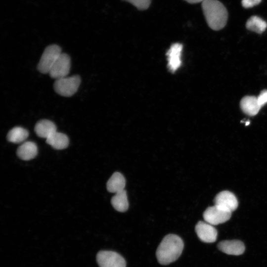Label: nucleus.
<instances>
[{"label":"nucleus","mask_w":267,"mask_h":267,"mask_svg":"<svg viewBox=\"0 0 267 267\" xmlns=\"http://www.w3.org/2000/svg\"><path fill=\"white\" fill-rule=\"evenodd\" d=\"M184 247L182 240L175 234L164 237L158 246L156 255L159 263L168 265L177 260L180 256Z\"/></svg>","instance_id":"nucleus-1"},{"label":"nucleus","mask_w":267,"mask_h":267,"mask_svg":"<svg viewBox=\"0 0 267 267\" xmlns=\"http://www.w3.org/2000/svg\"><path fill=\"white\" fill-rule=\"evenodd\" d=\"M204 15L208 26L220 30L225 25L228 13L223 4L217 0H205L202 2Z\"/></svg>","instance_id":"nucleus-2"},{"label":"nucleus","mask_w":267,"mask_h":267,"mask_svg":"<svg viewBox=\"0 0 267 267\" xmlns=\"http://www.w3.org/2000/svg\"><path fill=\"white\" fill-rule=\"evenodd\" d=\"M80 83L81 79L78 75L66 77L56 80L54 83V89L61 96H71L76 92Z\"/></svg>","instance_id":"nucleus-3"},{"label":"nucleus","mask_w":267,"mask_h":267,"mask_svg":"<svg viewBox=\"0 0 267 267\" xmlns=\"http://www.w3.org/2000/svg\"><path fill=\"white\" fill-rule=\"evenodd\" d=\"M61 53V48L56 44L47 46L38 64V70L42 73H48Z\"/></svg>","instance_id":"nucleus-4"},{"label":"nucleus","mask_w":267,"mask_h":267,"mask_svg":"<svg viewBox=\"0 0 267 267\" xmlns=\"http://www.w3.org/2000/svg\"><path fill=\"white\" fill-rule=\"evenodd\" d=\"M231 215V212L214 205L206 209L203 213V218L206 222L214 225L227 221Z\"/></svg>","instance_id":"nucleus-5"},{"label":"nucleus","mask_w":267,"mask_h":267,"mask_svg":"<svg viewBox=\"0 0 267 267\" xmlns=\"http://www.w3.org/2000/svg\"><path fill=\"white\" fill-rule=\"evenodd\" d=\"M100 267H126L125 259L118 253L111 251H101L96 256Z\"/></svg>","instance_id":"nucleus-6"},{"label":"nucleus","mask_w":267,"mask_h":267,"mask_svg":"<svg viewBox=\"0 0 267 267\" xmlns=\"http://www.w3.org/2000/svg\"><path fill=\"white\" fill-rule=\"evenodd\" d=\"M71 67V60L69 56L62 53L51 68L48 74L55 80L67 77Z\"/></svg>","instance_id":"nucleus-7"},{"label":"nucleus","mask_w":267,"mask_h":267,"mask_svg":"<svg viewBox=\"0 0 267 267\" xmlns=\"http://www.w3.org/2000/svg\"><path fill=\"white\" fill-rule=\"evenodd\" d=\"M195 230L199 238L204 242L212 243L217 239V230L213 225L206 222H199Z\"/></svg>","instance_id":"nucleus-8"},{"label":"nucleus","mask_w":267,"mask_h":267,"mask_svg":"<svg viewBox=\"0 0 267 267\" xmlns=\"http://www.w3.org/2000/svg\"><path fill=\"white\" fill-rule=\"evenodd\" d=\"M215 205L230 212L238 207V201L233 193L229 191H222L218 193L214 199Z\"/></svg>","instance_id":"nucleus-9"},{"label":"nucleus","mask_w":267,"mask_h":267,"mask_svg":"<svg viewBox=\"0 0 267 267\" xmlns=\"http://www.w3.org/2000/svg\"><path fill=\"white\" fill-rule=\"evenodd\" d=\"M182 50V45L179 43H175L171 46L167 53L168 66L172 72H175L181 65Z\"/></svg>","instance_id":"nucleus-10"},{"label":"nucleus","mask_w":267,"mask_h":267,"mask_svg":"<svg viewBox=\"0 0 267 267\" xmlns=\"http://www.w3.org/2000/svg\"><path fill=\"white\" fill-rule=\"evenodd\" d=\"M218 247L222 252L231 255H240L245 251L244 243L237 240L222 241L219 243Z\"/></svg>","instance_id":"nucleus-11"},{"label":"nucleus","mask_w":267,"mask_h":267,"mask_svg":"<svg viewBox=\"0 0 267 267\" xmlns=\"http://www.w3.org/2000/svg\"><path fill=\"white\" fill-rule=\"evenodd\" d=\"M242 111L246 115L253 116L257 115L261 108L258 103L257 97L255 96H245L240 102Z\"/></svg>","instance_id":"nucleus-12"},{"label":"nucleus","mask_w":267,"mask_h":267,"mask_svg":"<svg viewBox=\"0 0 267 267\" xmlns=\"http://www.w3.org/2000/svg\"><path fill=\"white\" fill-rule=\"evenodd\" d=\"M38 153V147L36 143L32 141H26L18 147L17 155L23 160H29L34 158Z\"/></svg>","instance_id":"nucleus-13"},{"label":"nucleus","mask_w":267,"mask_h":267,"mask_svg":"<svg viewBox=\"0 0 267 267\" xmlns=\"http://www.w3.org/2000/svg\"><path fill=\"white\" fill-rule=\"evenodd\" d=\"M35 131L39 137L46 139L56 131L54 123L48 120H42L36 124Z\"/></svg>","instance_id":"nucleus-14"},{"label":"nucleus","mask_w":267,"mask_h":267,"mask_svg":"<svg viewBox=\"0 0 267 267\" xmlns=\"http://www.w3.org/2000/svg\"><path fill=\"white\" fill-rule=\"evenodd\" d=\"M106 185L108 191L116 193L125 190L126 179L120 173L115 172L109 178Z\"/></svg>","instance_id":"nucleus-15"},{"label":"nucleus","mask_w":267,"mask_h":267,"mask_svg":"<svg viewBox=\"0 0 267 267\" xmlns=\"http://www.w3.org/2000/svg\"><path fill=\"white\" fill-rule=\"evenodd\" d=\"M46 142L53 148L61 150L69 144V138L64 134L56 131L46 139Z\"/></svg>","instance_id":"nucleus-16"},{"label":"nucleus","mask_w":267,"mask_h":267,"mask_svg":"<svg viewBox=\"0 0 267 267\" xmlns=\"http://www.w3.org/2000/svg\"><path fill=\"white\" fill-rule=\"evenodd\" d=\"M111 202L114 208L119 212H125L129 208V202L125 190L115 193Z\"/></svg>","instance_id":"nucleus-17"},{"label":"nucleus","mask_w":267,"mask_h":267,"mask_svg":"<svg viewBox=\"0 0 267 267\" xmlns=\"http://www.w3.org/2000/svg\"><path fill=\"white\" fill-rule=\"evenodd\" d=\"M28 135L27 130L21 127H15L9 131L7 138L11 142L18 143L26 140Z\"/></svg>","instance_id":"nucleus-18"},{"label":"nucleus","mask_w":267,"mask_h":267,"mask_svg":"<svg viewBox=\"0 0 267 267\" xmlns=\"http://www.w3.org/2000/svg\"><path fill=\"white\" fill-rule=\"evenodd\" d=\"M246 27L249 30L261 34L266 30L267 23L257 16H253L247 20Z\"/></svg>","instance_id":"nucleus-19"},{"label":"nucleus","mask_w":267,"mask_h":267,"mask_svg":"<svg viewBox=\"0 0 267 267\" xmlns=\"http://www.w3.org/2000/svg\"><path fill=\"white\" fill-rule=\"evenodd\" d=\"M127 0L136 8L139 9H147L150 3L151 0Z\"/></svg>","instance_id":"nucleus-20"},{"label":"nucleus","mask_w":267,"mask_h":267,"mask_svg":"<svg viewBox=\"0 0 267 267\" xmlns=\"http://www.w3.org/2000/svg\"><path fill=\"white\" fill-rule=\"evenodd\" d=\"M258 103L261 108L267 103V89L262 90L257 97Z\"/></svg>","instance_id":"nucleus-21"},{"label":"nucleus","mask_w":267,"mask_h":267,"mask_svg":"<svg viewBox=\"0 0 267 267\" xmlns=\"http://www.w3.org/2000/svg\"><path fill=\"white\" fill-rule=\"evenodd\" d=\"M261 1L262 0H242L241 2L244 7L248 8L258 5Z\"/></svg>","instance_id":"nucleus-22"},{"label":"nucleus","mask_w":267,"mask_h":267,"mask_svg":"<svg viewBox=\"0 0 267 267\" xmlns=\"http://www.w3.org/2000/svg\"><path fill=\"white\" fill-rule=\"evenodd\" d=\"M185 0L190 3H198L200 2H202L205 0Z\"/></svg>","instance_id":"nucleus-23"},{"label":"nucleus","mask_w":267,"mask_h":267,"mask_svg":"<svg viewBox=\"0 0 267 267\" xmlns=\"http://www.w3.org/2000/svg\"><path fill=\"white\" fill-rule=\"evenodd\" d=\"M250 121H246L245 122V126H247L249 125L250 124Z\"/></svg>","instance_id":"nucleus-24"}]
</instances>
